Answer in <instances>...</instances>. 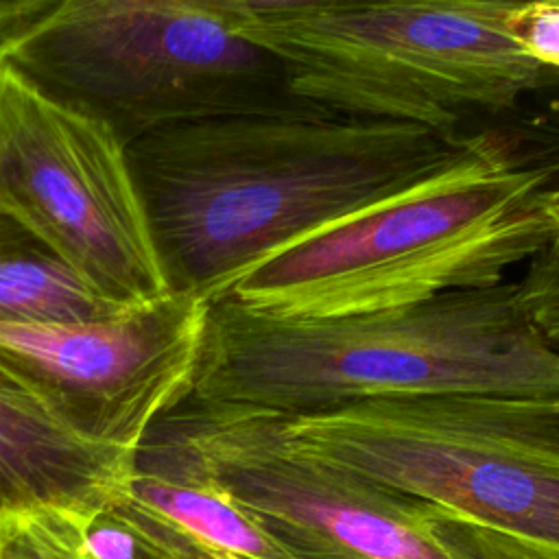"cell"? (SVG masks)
Instances as JSON below:
<instances>
[{
  "label": "cell",
  "instance_id": "11",
  "mask_svg": "<svg viewBox=\"0 0 559 559\" xmlns=\"http://www.w3.org/2000/svg\"><path fill=\"white\" fill-rule=\"evenodd\" d=\"M122 306L85 282L50 247L0 212V323H68L118 317Z\"/></svg>",
  "mask_w": 559,
  "mask_h": 559
},
{
  "label": "cell",
  "instance_id": "18",
  "mask_svg": "<svg viewBox=\"0 0 559 559\" xmlns=\"http://www.w3.org/2000/svg\"><path fill=\"white\" fill-rule=\"evenodd\" d=\"M68 0H0V46L20 39Z\"/></svg>",
  "mask_w": 559,
  "mask_h": 559
},
{
  "label": "cell",
  "instance_id": "4",
  "mask_svg": "<svg viewBox=\"0 0 559 559\" xmlns=\"http://www.w3.org/2000/svg\"><path fill=\"white\" fill-rule=\"evenodd\" d=\"M249 24L242 0H68L2 44L0 63L124 144L170 124L312 103L242 33Z\"/></svg>",
  "mask_w": 559,
  "mask_h": 559
},
{
  "label": "cell",
  "instance_id": "2",
  "mask_svg": "<svg viewBox=\"0 0 559 559\" xmlns=\"http://www.w3.org/2000/svg\"><path fill=\"white\" fill-rule=\"evenodd\" d=\"M441 393L559 395V347L528 317L518 282L321 319L218 297L181 404L295 417Z\"/></svg>",
  "mask_w": 559,
  "mask_h": 559
},
{
  "label": "cell",
  "instance_id": "7",
  "mask_svg": "<svg viewBox=\"0 0 559 559\" xmlns=\"http://www.w3.org/2000/svg\"><path fill=\"white\" fill-rule=\"evenodd\" d=\"M0 212L122 306L170 293L122 138L2 63Z\"/></svg>",
  "mask_w": 559,
  "mask_h": 559
},
{
  "label": "cell",
  "instance_id": "16",
  "mask_svg": "<svg viewBox=\"0 0 559 559\" xmlns=\"http://www.w3.org/2000/svg\"><path fill=\"white\" fill-rule=\"evenodd\" d=\"M518 288L537 330L559 347V231L526 262Z\"/></svg>",
  "mask_w": 559,
  "mask_h": 559
},
{
  "label": "cell",
  "instance_id": "19",
  "mask_svg": "<svg viewBox=\"0 0 559 559\" xmlns=\"http://www.w3.org/2000/svg\"><path fill=\"white\" fill-rule=\"evenodd\" d=\"M242 2H245V9H247V15L251 20L249 26H253L258 22L299 15V13L323 11V9L349 4V2H356V0H242Z\"/></svg>",
  "mask_w": 559,
  "mask_h": 559
},
{
  "label": "cell",
  "instance_id": "14",
  "mask_svg": "<svg viewBox=\"0 0 559 559\" xmlns=\"http://www.w3.org/2000/svg\"><path fill=\"white\" fill-rule=\"evenodd\" d=\"M83 520L59 509L0 513V559H100L85 542Z\"/></svg>",
  "mask_w": 559,
  "mask_h": 559
},
{
  "label": "cell",
  "instance_id": "13",
  "mask_svg": "<svg viewBox=\"0 0 559 559\" xmlns=\"http://www.w3.org/2000/svg\"><path fill=\"white\" fill-rule=\"evenodd\" d=\"M85 542L100 559H227L177 524L120 491L83 522Z\"/></svg>",
  "mask_w": 559,
  "mask_h": 559
},
{
  "label": "cell",
  "instance_id": "12",
  "mask_svg": "<svg viewBox=\"0 0 559 559\" xmlns=\"http://www.w3.org/2000/svg\"><path fill=\"white\" fill-rule=\"evenodd\" d=\"M507 162L539 179L544 201L559 210V70H548L515 109L483 127Z\"/></svg>",
  "mask_w": 559,
  "mask_h": 559
},
{
  "label": "cell",
  "instance_id": "20",
  "mask_svg": "<svg viewBox=\"0 0 559 559\" xmlns=\"http://www.w3.org/2000/svg\"><path fill=\"white\" fill-rule=\"evenodd\" d=\"M469 2H485V4H502V7H515L526 2H559V0H469Z\"/></svg>",
  "mask_w": 559,
  "mask_h": 559
},
{
  "label": "cell",
  "instance_id": "1",
  "mask_svg": "<svg viewBox=\"0 0 559 559\" xmlns=\"http://www.w3.org/2000/svg\"><path fill=\"white\" fill-rule=\"evenodd\" d=\"M485 133L306 103L192 120L127 144L170 293L214 301L277 251L469 159Z\"/></svg>",
  "mask_w": 559,
  "mask_h": 559
},
{
  "label": "cell",
  "instance_id": "9",
  "mask_svg": "<svg viewBox=\"0 0 559 559\" xmlns=\"http://www.w3.org/2000/svg\"><path fill=\"white\" fill-rule=\"evenodd\" d=\"M205 310L168 293L109 319L0 323V373L81 439L138 452L188 395Z\"/></svg>",
  "mask_w": 559,
  "mask_h": 559
},
{
  "label": "cell",
  "instance_id": "17",
  "mask_svg": "<svg viewBox=\"0 0 559 559\" xmlns=\"http://www.w3.org/2000/svg\"><path fill=\"white\" fill-rule=\"evenodd\" d=\"M504 26L537 63L559 70V2L509 7Z\"/></svg>",
  "mask_w": 559,
  "mask_h": 559
},
{
  "label": "cell",
  "instance_id": "21",
  "mask_svg": "<svg viewBox=\"0 0 559 559\" xmlns=\"http://www.w3.org/2000/svg\"><path fill=\"white\" fill-rule=\"evenodd\" d=\"M555 212V216H557V221H559V210H552Z\"/></svg>",
  "mask_w": 559,
  "mask_h": 559
},
{
  "label": "cell",
  "instance_id": "8",
  "mask_svg": "<svg viewBox=\"0 0 559 559\" xmlns=\"http://www.w3.org/2000/svg\"><path fill=\"white\" fill-rule=\"evenodd\" d=\"M153 430L293 559H448L426 502L293 450L280 415L179 404Z\"/></svg>",
  "mask_w": 559,
  "mask_h": 559
},
{
  "label": "cell",
  "instance_id": "6",
  "mask_svg": "<svg viewBox=\"0 0 559 559\" xmlns=\"http://www.w3.org/2000/svg\"><path fill=\"white\" fill-rule=\"evenodd\" d=\"M282 432L301 454L559 559V395L378 397L282 417Z\"/></svg>",
  "mask_w": 559,
  "mask_h": 559
},
{
  "label": "cell",
  "instance_id": "5",
  "mask_svg": "<svg viewBox=\"0 0 559 559\" xmlns=\"http://www.w3.org/2000/svg\"><path fill=\"white\" fill-rule=\"evenodd\" d=\"M507 11L469 0H356L242 33L284 61L297 96L467 133L515 109L550 70L509 35Z\"/></svg>",
  "mask_w": 559,
  "mask_h": 559
},
{
  "label": "cell",
  "instance_id": "10",
  "mask_svg": "<svg viewBox=\"0 0 559 559\" xmlns=\"http://www.w3.org/2000/svg\"><path fill=\"white\" fill-rule=\"evenodd\" d=\"M135 452L81 439L0 373V513L59 509L92 518L127 485Z\"/></svg>",
  "mask_w": 559,
  "mask_h": 559
},
{
  "label": "cell",
  "instance_id": "15",
  "mask_svg": "<svg viewBox=\"0 0 559 559\" xmlns=\"http://www.w3.org/2000/svg\"><path fill=\"white\" fill-rule=\"evenodd\" d=\"M428 533L448 559H557L535 544L430 504Z\"/></svg>",
  "mask_w": 559,
  "mask_h": 559
},
{
  "label": "cell",
  "instance_id": "3",
  "mask_svg": "<svg viewBox=\"0 0 559 559\" xmlns=\"http://www.w3.org/2000/svg\"><path fill=\"white\" fill-rule=\"evenodd\" d=\"M557 231L539 179L485 133L469 159L277 251L223 297L295 319L395 308L500 284Z\"/></svg>",
  "mask_w": 559,
  "mask_h": 559
}]
</instances>
